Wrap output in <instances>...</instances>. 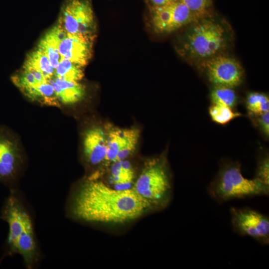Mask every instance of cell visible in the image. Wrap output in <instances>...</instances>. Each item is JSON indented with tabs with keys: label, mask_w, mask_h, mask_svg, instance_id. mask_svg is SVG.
<instances>
[{
	"label": "cell",
	"mask_w": 269,
	"mask_h": 269,
	"mask_svg": "<svg viewBox=\"0 0 269 269\" xmlns=\"http://www.w3.org/2000/svg\"><path fill=\"white\" fill-rule=\"evenodd\" d=\"M108 167L107 185L117 190L133 188L136 179L134 169L127 159L110 163Z\"/></svg>",
	"instance_id": "5bb4252c"
},
{
	"label": "cell",
	"mask_w": 269,
	"mask_h": 269,
	"mask_svg": "<svg viewBox=\"0 0 269 269\" xmlns=\"http://www.w3.org/2000/svg\"><path fill=\"white\" fill-rule=\"evenodd\" d=\"M179 0H150L152 6H161Z\"/></svg>",
	"instance_id": "d4e9b609"
},
{
	"label": "cell",
	"mask_w": 269,
	"mask_h": 269,
	"mask_svg": "<svg viewBox=\"0 0 269 269\" xmlns=\"http://www.w3.org/2000/svg\"><path fill=\"white\" fill-rule=\"evenodd\" d=\"M204 62L205 74L214 86L234 88L242 83L244 70L236 59L218 55Z\"/></svg>",
	"instance_id": "9c48e42d"
},
{
	"label": "cell",
	"mask_w": 269,
	"mask_h": 269,
	"mask_svg": "<svg viewBox=\"0 0 269 269\" xmlns=\"http://www.w3.org/2000/svg\"><path fill=\"white\" fill-rule=\"evenodd\" d=\"M65 34L66 32L57 24L45 33L37 45V48L46 55L54 69L62 59L59 47Z\"/></svg>",
	"instance_id": "2e32d148"
},
{
	"label": "cell",
	"mask_w": 269,
	"mask_h": 269,
	"mask_svg": "<svg viewBox=\"0 0 269 269\" xmlns=\"http://www.w3.org/2000/svg\"><path fill=\"white\" fill-rule=\"evenodd\" d=\"M185 5L193 13L203 18L207 16V11L211 6L212 0H179Z\"/></svg>",
	"instance_id": "7402d4cb"
},
{
	"label": "cell",
	"mask_w": 269,
	"mask_h": 269,
	"mask_svg": "<svg viewBox=\"0 0 269 269\" xmlns=\"http://www.w3.org/2000/svg\"><path fill=\"white\" fill-rule=\"evenodd\" d=\"M255 178L269 185V158L268 155L263 157L259 162Z\"/></svg>",
	"instance_id": "603a6c76"
},
{
	"label": "cell",
	"mask_w": 269,
	"mask_h": 269,
	"mask_svg": "<svg viewBox=\"0 0 269 269\" xmlns=\"http://www.w3.org/2000/svg\"><path fill=\"white\" fill-rule=\"evenodd\" d=\"M57 24L66 33L95 37L96 25L92 6L88 0H66Z\"/></svg>",
	"instance_id": "8992f818"
},
{
	"label": "cell",
	"mask_w": 269,
	"mask_h": 269,
	"mask_svg": "<svg viewBox=\"0 0 269 269\" xmlns=\"http://www.w3.org/2000/svg\"><path fill=\"white\" fill-rule=\"evenodd\" d=\"M47 82L53 88L60 106L76 104L86 95L85 88L80 82L65 80L53 75Z\"/></svg>",
	"instance_id": "9a60e30c"
},
{
	"label": "cell",
	"mask_w": 269,
	"mask_h": 269,
	"mask_svg": "<svg viewBox=\"0 0 269 269\" xmlns=\"http://www.w3.org/2000/svg\"><path fill=\"white\" fill-rule=\"evenodd\" d=\"M20 160L16 141L8 134L0 130V180L6 182L12 179Z\"/></svg>",
	"instance_id": "4fadbf2b"
},
{
	"label": "cell",
	"mask_w": 269,
	"mask_h": 269,
	"mask_svg": "<svg viewBox=\"0 0 269 269\" xmlns=\"http://www.w3.org/2000/svg\"><path fill=\"white\" fill-rule=\"evenodd\" d=\"M107 152L104 166L127 159L135 150L140 137L136 128L122 129L111 127L106 131Z\"/></svg>",
	"instance_id": "30bf717a"
},
{
	"label": "cell",
	"mask_w": 269,
	"mask_h": 269,
	"mask_svg": "<svg viewBox=\"0 0 269 269\" xmlns=\"http://www.w3.org/2000/svg\"><path fill=\"white\" fill-rule=\"evenodd\" d=\"M150 16L153 29L157 33L172 32L202 18L179 0L164 5L152 6Z\"/></svg>",
	"instance_id": "52a82bcc"
},
{
	"label": "cell",
	"mask_w": 269,
	"mask_h": 269,
	"mask_svg": "<svg viewBox=\"0 0 269 269\" xmlns=\"http://www.w3.org/2000/svg\"><path fill=\"white\" fill-rule=\"evenodd\" d=\"M209 114L214 122L222 125L227 124L243 115L235 112L232 108L218 104H212L209 108Z\"/></svg>",
	"instance_id": "44dd1931"
},
{
	"label": "cell",
	"mask_w": 269,
	"mask_h": 269,
	"mask_svg": "<svg viewBox=\"0 0 269 269\" xmlns=\"http://www.w3.org/2000/svg\"><path fill=\"white\" fill-rule=\"evenodd\" d=\"M22 68L40 73L47 81L54 75V69L50 64L48 57L38 48L27 55Z\"/></svg>",
	"instance_id": "e0dca14e"
},
{
	"label": "cell",
	"mask_w": 269,
	"mask_h": 269,
	"mask_svg": "<svg viewBox=\"0 0 269 269\" xmlns=\"http://www.w3.org/2000/svg\"><path fill=\"white\" fill-rule=\"evenodd\" d=\"M82 149L88 164L94 167L104 165L107 152L106 131L98 126L88 129L83 134Z\"/></svg>",
	"instance_id": "7c38bea8"
},
{
	"label": "cell",
	"mask_w": 269,
	"mask_h": 269,
	"mask_svg": "<svg viewBox=\"0 0 269 269\" xmlns=\"http://www.w3.org/2000/svg\"><path fill=\"white\" fill-rule=\"evenodd\" d=\"M1 219L8 226L6 245L9 255H20L27 268L37 263L39 251L31 217L17 195L11 193L2 207Z\"/></svg>",
	"instance_id": "7a4b0ae2"
},
{
	"label": "cell",
	"mask_w": 269,
	"mask_h": 269,
	"mask_svg": "<svg viewBox=\"0 0 269 269\" xmlns=\"http://www.w3.org/2000/svg\"><path fill=\"white\" fill-rule=\"evenodd\" d=\"M211 195L219 201L268 195L269 185L258 179H248L242 174L238 162L224 165L209 187Z\"/></svg>",
	"instance_id": "5b68a950"
},
{
	"label": "cell",
	"mask_w": 269,
	"mask_h": 269,
	"mask_svg": "<svg viewBox=\"0 0 269 269\" xmlns=\"http://www.w3.org/2000/svg\"><path fill=\"white\" fill-rule=\"evenodd\" d=\"M132 189L152 210L165 207L172 193L171 176L166 157L161 155L149 160L136 177Z\"/></svg>",
	"instance_id": "277c9868"
},
{
	"label": "cell",
	"mask_w": 269,
	"mask_h": 269,
	"mask_svg": "<svg viewBox=\"0 0 269 269\" xmlns=\"http://www.w3.org/2000/svg\"><path fill=\"white\" fill-rule=\"evenodd\" d=\"M256 126L267 138L269 136V111L251 117Z\"/></svg>",
	"instance_id": "cb8c5ba5"
},
{
	"label": "cell",
	"mask_w": 269,
	"mask_h": 269,
	"mask_svg": "<svg viewBox=\"0 0 269 269\" xmlns=\"http://www.w3.org/2000/svg\"><path fill=\"white\" fill-rule=\"evenodd\" d=\"M94 38L66 32L59 47L62 58L69 60L82 67L91 59Z\"/></svg>",
	"instance_id": "8fae6325"
},
{
	"label": "cell",
	"mask_w": 269,
	"mask_h": 269,
	"mask_svg": "<svg viewBox=\"0 0 269 269\" xmlns=\"http://www.w3.org/2000/svg\"><path fill=\"white\" fill-rule=\"evenodd\" d=\"M54 76L65 80L80 82L84 76L83 67L62 58L54 69Z\"/></svg>",
	"instance_id": "ac0fdd59"
},
{
	"label": "cell",
	"mask_w": 269,
	"mask_h": 269,
	"mask_svg": "<svg viewBox=\"0 0 269 269\" xmlns=\"http://www.w3.org/2000/svg\"><path fill=\"white\" fill-rule=\"evenodd\" d=\"M245 103L250 117L269 111V98L265 93L258 92L249 93L246 96Z\"/></svg>",
	"instance_id": "d6986e66"
},
{
	"label": "cell",
	"mask_w": 269,
	"mask_h": 269,
	"mask_svg": "<svg viewBox=\"0 0 269 269\" xmlns=\"http://www.w3.org/2000/svg\"><path fill=\"white\" fill-rule=\"evenodd\" d=\"M210 98L212 104L222 105L234 108L238 104V97L234 88L224 86H214Z\"/></svg>",
	"instance_id": "ffe728a7"
},
{
	"label": "cell",
	"mask_w": 269,
	"mask_h": 269,
	"mask_svg": "<svg viewBox=\"0 0 269 269\" xmlns=\"http://www.w3.org/2000/svg\"><path fill=\"white\" fill-rule=\"evenodd\" d=\"M152 210L133 189L117 190L93 177L74 191L70 204L71 214L75 218L102 224L127 223Z\"/></svg>",
	"instance_id": "6da1fadb"
},
{
	"label": "cell",
	"mask_w": 269,
	"mask_h": 269,
	"mask_svg": "<svg viewBox=\"0 0 269 269\" xmlns=\"http://www.w3.org/2000/svg\"><path fill=\"white\" fill-rule=\"evenodd\" d=\"M231 222L235 232L250 236L261 243H269V219L266 215L251 208L230 209Z\"/></svg>",
	"instance_id": "ba28073f"
},
{
	"label": "cell",
	"mask_w": 269,
	"mask_h": 269,
	"mask_svg": "<svg viewBox=\"0 0 269 269\" xmlns=\"http://www.w3.org/2000/svg\"><path fill=\"white\" fill-rule=\"evenodd\" d=\"M190 25L183 44V53L188 58L204 61L225 49L228 32L223 23L206 16Z\"/></svg>",
	"instance_id": "3957f363"
}]
</instances>
